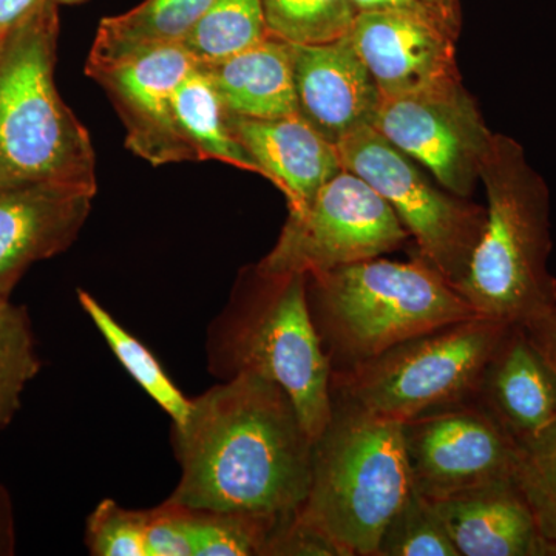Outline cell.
I'll use <instances>...</instances> for the list:
<instances>
[{
    "instance_id": "8992f818",
    "label": "cell",
    "mask_w": 556,
    "mask_h": 556,
    "mask_svg": "<svg viewBox=\"0 0 556 556\" xmlns=\"http://www.w3.org/2000/svg\"><path fill=\"white\" fill-rule=\"evenodd\" d=\"M412 485L402 422L332 397L331 417L313 444L308 495L299 518L343 556H376Z\"/></svg>"
},
{
    "instance_id": "8fae6325",
    "label": "cell",
    "mask_w": 556,
    "mask_h": 556,
    "mask_svg": "<svg viewBox=\"0 0 556 556\" xmlns=\"http://www.w3.org/2000/svg\"><path fill=\"white\" fill-rule=\"evenodd\" d=\"M412 484L428 500L515 478L517 439L473 399L402 422Z\"/></svg>"
},
{
    "instance_id": "7c38bea8",
    "label": "cell",
    "mask_w": 556,
    "mask_h": 556,
    "mask_svg": "<svg viewBox=\"0 0 556 556\" xmlns=\"http://www.w3.org/2000/svg\"><path fill=\"white\" fill-rule=\"evenodd\" d=\"M195 61L182 46L160 47L119 62L86 67L115 105L124 127L126 146L152 166L195 161L179 134L175 94Z\"/></svg>"
},
{
    "instance_id": "44dd1931",
    "label": "cell",
    "mask_w": 556,
    "mask_h": 556,
    "mask_svg": "<svg viewBox=\"0 0 556 556\" xmlns=\"http://www.w3.org/2000/svg\"><path fill=\"white\" fill-rule=\"evenodd\" d=\"M174 108L179 134L192 149L195 161H222L265 178L258 164L230 131L228 110L199 65L179 84Z\"/></svg>"
},
{
    "instance_id": "ffe728a7",
    "label": "cell",
    "mask_w": 556,
    "mask_h": 556,
    "mask_svg": "<svg viewBox=\"0 0 556 556\" xmlns=\"http://www.w3.org/2000/svg\"><path fill=\"white\" fill-rule=\"evenodd\" d=\"M214 0H144L98 25L86 67L129 60L160 47L181 46Z\"/></svg>"
},
{
    "instance_id": "e575fe53",
    "label": "cell",
    "mask_w": 556,
    "mask_h": 556,
    "mask_svg": "<svg viewBox=\"0 0 556 556\" xmlns=\"http://www.w3.org/2000/svg\"><path fill=\"white\" fill-rule=\"evenodd\" d=\"M16 551V525H14L13 501L9 489L0 484V556H10Z\"/></svg>"
},
{
    "instance_id": "f546056e",
    "label": "cell",
    "mask_w": 556,
    "mask_h": 556,
    "mask_svg": "<svg viewBox=\"0 0 556 556\" xmlns=\"http://www.w3.org/2000/svg\"><path fill=\"white\" fill-rule=\"evenodd\" d=\"M192 508L167 497L148 510L146 556H195Z\"/></svg>"
},
{
    "instance_id": "5b68a950",
    "label": "cell",
    "mask_w": 556,
    "mask_h": 556,
    "mask_svg": "<svg viewBox=\"0 0 556 556\" xmlns=\"http://www.w3.org/2000/svg\"><path fill=\"white\" fill-rule=\"evenodd\" d=\"M60 7H46L0 38V188L53 185L98 192L89 130L54 84Z\"/></svg>"
},
{
    "instance_id": "cb8c5ba5",
    "label": "cell",
    "mask_w": 556,
    "mask_h": 556,
    "mask_svg": "<svg viewBox=\"0 0 556 556\" xmlns=\"http://www.w3.org/2000/svg\"><path fill=\"white\" fill-rule=\"evenodd\" d=\"M42 368L31 320L24 306L0 299V431L22 407L25 388Z\"/></svg>"
},
{
    "instance_id": "6da1fadb",
    "label": "cell",
    "mask_w": 556,
    "mask_h": 556,
    "mask_svg": "<svg viewBox=\"0 0 556 556\" xmlns=\"http://www.w3.org/2000/svg\"><path fill=\"white\" fill-rule=\"evenodd\" d=\"M170 442L181 473L169 500L181 506L285 519L308 495L313 438L268 379L240 375L190 399Z\"/></svg>"
},
{
    "instance_id": "d6a6232c",
    "label": "cell",
    "mask_w": 556,
    "mask_h": 556,
    "mask_svg": "<svg viewBox=\"0 0 556 556\" xmlns=\"http://www.w3.org/2000/svg\"><path fill=\"white\" fill-rule=\"evenodd\" d=\"M521 325L527 338L556 376V305Z\"/></svg>"
},
{
    "instance_id": "d6986e66",
    "label": "cell",
    "mask_w": 556,
    "mask_h": 556,
    "mask_svg": "<svg viewBox=\"0 0 556 556\" xmlns=\"http://www.w3.org/2000/svg\"><path fill=\"white\" fill-rule=\"evenodd\" d=\"M199 67L232 115L274 119L299 113L292 43L287 40L270 35L243 53Z\"/></svg>"
},
{
    "instance_id": "484cf974",
    "label": "cell",
    "mask_w": 556,
    "mask_h": 556,
    "mask_svg": "<svg viewBox=\"0 0 556 556\" xmlns=\"http://www.w3.org/2000/svg\"><path fill=\"white\" fill-rule=\"evenodd\" d=\"M376 556H459L433 504L412 485L380 536Z\"/></svg>"
},
{
    "instance_id": "836d02e7",
    "label": "cell",
    "mask_w": 556,
    "mask_h": 556,
    "mask_svg": "<svg viewBox=\"0 0 556 556\" xmlns=\"http://www.w3.org/2000/svg\"><path fill=\"white\" fill-rule=\"evenodd\" d=\"M89 0H0V38L46 7L83 5Z\"/></svg>"
},
{
    "instance_id": "1f68e13d",
    "label": "cell",
    "mask_w": 556,
    "mask_h": 556,
    "mask_svg": "<svg viewBox=\"0 0 556 556\" xmlns=\"http://www.w3.org/2000/svg\"><path fill=\"white\" fill-rule=\"evenodd\" d=\"M358 13L364 11H393L412 14L438 25L439 28L459 38V0H351Z\"/></svg>"
},
{
    "instance_id": "7402d4cb",
    "label": "cell",
    "mask_w": 556,
    "mask_h": 556,
    "mask_svg": "<svg viewBox=\"0 0 556 556\" xmlns=\"http://www.w3.org/2000/svg\"><path fill=\"white\" fill-rule=\"evenodd\" d=\"M78 302L131 379L170 416L172 426H181L189 415L190 399L172 382L159 358L89 292L79 289Z\"/></svg>"
},
{
    "instance_id": "ba28073f",
    "label": "cell",
    "mask_w": 556,
    "mask_h": 556,
    "mask_svg": "<svg viewBox=\"0 0 556 556\" xmlns=\"http://www.w3.org/2000/svg\"><path fill=\"white\" fill-rule=\"evenodd\" d=\"M338 150L343 169L368 182L396 212L416 240V254L459 287L484 232L486 208L438 189L372 126L343 138Z\"/></svg>"
},
{
    "instance_id": "2e32d148",
    "label": "cell",
    "mask_w": 556,
    "mask_h": 556,
    "mask_svg": "<svg viewBox=\"0 0 556 556\" xmlns=\"http://www.w3.org/2000/svg\"><path fill=\"white\" fill-rule=\"evenodd\" d=\"M430 501L459 556H556L515 478Z\"/></svg>"
},
{
    "instance_id": "7a4b0ae2",
    "label": "cell",
    "mask_w": 556,
    "mask_h": 556,
    "mask_svg": "<svg viewBox=\"0 0 556 556\" xmlns=\"http://www.w3.org/2000/svg\"><path fill=\"white\" fill-rule=\"evenodd\" d=\"M207 369L219 380L255 375L283 388L313 441L331 417V375L308 308L306 276L241 273L207 327Z\"/></svg>"
},
{
    "instance_id": "9a60e30c",
    "label": "cell",
    "mask_w": 556,
    "mask_h": 556,
    "mask_svg": "<svg viewBox=\"0 0 556 556\" xmlns=\"http://www.w3.org/2000/svg\"><path fill=\"white\" fill-rule=\"evenodd\" d=\"M299 115L338 146L372 126L382 97L350 36L334 42L292 43Z\"/></svg>"
},
{
    "instance_id": "9c48e42d",
    "label": "cell",
    "mask_w": 556,
    "mask_h": 556,
    "mask_svg": "<svg viewBox=\"0 0 556 556\" xmlns=\"http://www.w3.org/2000/svg\"><path fill=\"white\" fill-rule=\"evenodd\" d=\"M408 239L393 207L368 182L343 169L302 212L289 214L276 247L255 266L277 276H313L382 257Z\"/></svg>"
},
{
    "instance_id": "4fadbf2b",
    "label": "cell",
    "mask_w": 556,
    "mask_h": 556,
    "mask_svg": "<svg viewBox=\"0 0 556 556\" xmlns=\"http://www.w3.org/2000/svg\"><path fill=\"white\" fill-rule=\"evenodd\" d=\"M351 42L365 62L382 100L460 80L455 36L412 14L358 13Z\"/></svg>"
},
{
    "instance_id": "52a82bcc",
    "label": "cell",
    "mask_w": 556,
    "mask_h": 556,
    "mask_svg": "<svg viewBox=\"0 0 556 556\" xmlns=\"http://www.w3.org/2000/svg\"><path fill=\"white\" fill-rule=\"evenodd\" d=\"M508 327L478 316L415 336L332 372L331 397L399 422L467 401Z\"/></svg>"
},
{
    "instance_id": "e0dca14e",
    "label": "cell",
    "mask_w": 556,
    "mask_h": 556,
    "mask_svg": "<svg viewBox=\"0 0 556 556\" xmlns=\"http://www.w3.org/2000/svg\"><path fill=\"white\" fill-rule=\"evenodd\" d=\"M230 131L288 201L289 214L308 206L318 190L343 170L338 146L295 113L255 119L228 112Z\"/></svg>"
},
{
    "instance_id": "603a6c76",
    "label": "cell",
    "mask_w": 556,
    "mask_h": 556,
    "mask_svg": "<svg viewBox=\"0 0 556 556\" xmlns=\"http://www.w3.org/2000/svg\"><path fill=\"white\" fill-rule=\"evenodd\" d=\"M262 0H214L181 43L197 65L214 64L268 39Z\"/></svg>"
},
{
    "instance_id": "4316f807",
    "label": "cell",
    "mask_w": 556,
    "mask_h": 556,
    "mask_svg": "<svg viewBox=\"0 0 556 556\" xmlns=\"http://www.w3.org/2000/svg\"><path fill=\"white\" fill-rule=\"evenodd\" d=\"M192 514L195 556H266L270 535L283 521L237 511L192 508Z\"/></svg>"
},
{
    "instance_id": "277c9868",
    "label": "cell",
    "mask_w": 556,
    "mask_h": 556,
    "mask_svg": "<svg viewBox=\"0 0 556 556\" xmlns=\"http://www.w3.org/2000/svg\"><path fill=\"white\" fill-rule=\"evenodd\" d=\"M484 232L457 292L478 316L521 325L556 305L546 181L514 138L493 135L481 166Z\"/></svg>"
},
{
    "instance_id": "83f0119b",
    "label": "cell",
    "mask_w": 556,
    "mask_h": 556,
    "mask_svg": "<svg viewBox=\"0 0 556 556\" xmlns=\"http://www.w3.org/2000/svg\"><path fill=\"white\" fill-rule=\"evenodd\" d=\"M518 445L515 481L529 501L544 538L556 544V422Z\"/></svg>"
},
{
    "instance_id": "30bf717a",
    "label": "cell",
    "mask_w": 556,
    "mask_h": 556,
    "mask_svg": "<svg viewBox=\"0 0 556 556\" xmlns=\"http://www.w3.org/2000/svg\"><path fill=\"white\" fill-rule=\"evenodd\" d=\"M372 127L463 199L477 188L495 135L460 80L382 100Z\"/></svg>"
},
{
    "instance_id": "ac0fdd59",
    "label": "cell",
    "mask_w": 556,
    "mask_h": 556,
    "mask_svg": "<svg viewBox=\"0 0 556 556\" xmlns=\"http://www.w3.org/2000/svg\"><path fill=\"white\" fill-rule=\"evenodd\" d=\"M470 399L518 442L556 422V376L522 325L508 327Z\"/></svg>"
},
{
    "instance_id": "5bb4252c",
    "label": "cell",
    "mask_w": 556,
    "mask_h": 556,
    "mask_svg": "<svg viewBox=\"0 0 556 556\" xmlns=\"http://www.w3.org/2000/svg\"><path fill=\"white\" fill-rule=\"evenodd\" d=\"M97 193L35 182L0 188V299L35 263L67 251L86 225Z\"/></svg>"
},
{
    "instance_id": "3957f363",
    "label": "cell",
    "mask_w": 556,
    "mask_h": 556,
    "mask_svg": "<svg viewBox=\"0 0 556 556\" xmlns=\"http://www.w3.org/2000/svg\"><path fill=\"white\" fill-rule=\"evenodd\" d=\"M306 299L332 372L415 336L478 317L419 254L412 262L376 257L306 276Z\"/></svg>"
},
{
    "instance_id": "f1b7e54d",
    "label": "cell",
    "mask_w": 556,
    "mask_h": 556,
    "mask_svg": "<svg viewBox=\"0 0 556 556\" xmlns=\"http://www.w3.org/2000/svg\"><path fill=\"white\" fill-rule=\"evenodd\" d=\"M148 510H130L115 500L94 507L86 522V546L94 556H146Z\"/></svg>"
},
{
    "instance_id": "4dcf8cb0",
    "label": "cell",
    "mask_w": 556,
    "mask_h": 556,
    "mask_svg": "<svg viewBox=\"0 0 556 556\" xmlns=\"http://www.w3.org/2000/svg\"><path fill=\"white\" fill-rule=\"evenodd\" d=\"M266 556H343L328 536L292 515L278 522L270 535Z\"/></svg>"
},
{
    "instance_id": "d4e9b609",
    "label": "cell",
    "mask_w": 556,
    "mask_h": 556,
    "mask_svg": "<svg viewBox=\"0 0 556 556\" xmlns=\"http://www.w3.org/2000/svg\"><path fill=\"white\" fill-rule=\"evenodd\" d=\"M262 7L270 35L300 46L343 38L358 14L351 0H262Z\"/></svg>"
}]
</instances>
